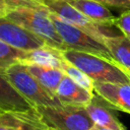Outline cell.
<instances>
[{
    "label": "cell",
    "mask_w": 130,
    "mask_h": 130,
    "mask_svg": "<svg viewBox=\"0 0 130 130\" xmlns=\"http://www.w3.org/2000/svg\"><path fill=\"white\" fill-rule=\"evenodd\" d=\"M36 108L26 101L8 81L0 71V111L6 112H28Z\"/></svg>",
    "instance_id": "11"
},
{
    "label": "cell",
    "mask_w": 130,
    "mask_h": 130,
    "mask_svg": "<svg viewBox=\"0 0 130 130\" xmlns=\"http://www.w3.org/2000/svg\"><path fill=\"white\" fill-rule=\"evenodd\" d=\"M50 15L64 43L66 50H74L78 52L88 53L115 63L110 51L104 43L94 39L85 31L65 22L52 12H50Z\"/></svg>",
    "instance_id": "5"
},
{
    "label": "cell",
    "mask_w": 130,
    "mask_h": 130,
    "mask_svg": "<svg viewBox=\"0 0 130 130\" xmlns=\"http://www.w3.org/2000/svg\"><path fill=\"white\" fill-rule=\"evenodd\" d=\"M0 130H19L13 126L10 125H5V124H0Z\"/></svg>",
    "instance_id": "21"
},
{
    "label": "cell",
    "mask_w": 130,
    "mask_h": 130,
    "mask_svg": "<svg viewBox=\"0 0 130 130\" xmlns=\"http://www.w3.org/2000/svg\"><path fill=\"white\" fill-rule=\"evenodd\" d=\"M114 26H116L123 36L130 39V10L124 11L116 17Z\"/></svg>",
    "instance_id": "18"
},
{
    "label": "cell",
    "mask_w": 130,
    "mask_h": 130,
    "mask_svg": "<svg viewBox=\"0 0 130 130\" xmlns=\"http://www.w3.org/2000/svg\"><path fill=\"white\" fill-rule=\"evenodd\" d=\"M61 70L64 72L65 75H67L69 78H71L75 83H77L78 85L82 86L83 88L93 92V82L94 81L88 75H86L82 70L77 68L75 65L71 64L70 62H68L64 59L62 66H61Z\"/></svg>",
    "instance_id": "17"
},
{
    "label": "cell",
    "mask_w": 130,
    "mask_h": 130,
    "mask_svg": "<svg viewBox=\"0 0 130 130\" xmlns=\"http://www.w3.org/2000/svg\"><path fill=\"white\" fill-rule=\"evenodd\" d=\"M107 7L119 9L122 12L130 10V0H95Z\"/></svg>",
    "instance_id": "19"
},
{
    "label": "cell",
    "mask_w": 130,
    "mask_h": 130,
    "mask_svg": "<svg viewBox=\"0 0 130 130\" xmlns=\"http://www.w3.org/2000/svg\"><path fill=\"white\" fill-rule=\"evenodd\" d=\"M28 1H34V2H41L40 0H28Z\"/></svg>",
    "instance_id": "24"
},
{
    "label": "cell",
    "mask_w": 130,
    "mask_h": 130,
    "mask_svg": "<svg viewBox=\"0 0 130 130\" xmlns=\"http://www.w3.org/2000/svg\"><path fill=\"white\" fill-rule=\"evenodd\" d=\"M93 94L94 92L78 85L67 75H64L55 92L60 104L84 108L90 103Z\"/></svg>",
    "instance_id": "10"
},
{
    "label": "cell",
    "mask_w": 130,
    "mask_h": 130,
    "mask_svg": "<svg viewBox=\"0 0 130 130\" xmlns=\"http://www.w3.org/2000/svg\"><path fill=\"white\" fill-rule=\"evenodd\" d=\"M25 52L0 41V71L3 72L11 65L21 62Z\"/></svg>",
    "instance_id": "16"
},
{
    "label": "cell",
    "mask_w": 130,
    "mask_h": 130,
    "mask_svg": "<svg viewBox=\"0 0 130 130\" xmlns=\"http://www.w3.org/2000/svg\"><path fill=\"white\" fill-rule=\"evenodd\" d=\"M0 41L22 51H31L46 45V43L6 17H0Z\"/></svg>",
    "instance_id": "7"
},
{
    "label": "cell",
    "mask_w": 130,
    "mask_h": 130,
    "mask_svg": "<svg viewBox=\"0 0 130 130\" xmlns=\"http://www.w3.org/2000/svg\"><path fill=\"white\" fill-rule=\"evenodd\" d=\"M67 2L90 20L103 26H114L116 16L104 4L95 0H69Z\"/></svg>",
    "instance_id": "12"
},
{
    "label": "cell",
    "mask_w": 130,
    "mask_h": 130,
    "mask_svg": "<svg viewBox=\"0 0 130 130\" xmlns=\"http://www.w3.org/2000/svg\"><path fill=\"white\" fill-rule=\"evenodd\" d=\"M89 130H113V129H109V128H105V127H102V126H99L96 124H93V126L89 129Z\"/></svg>",
    "instance_id": "22"
},
{
    "label": "cell",
    "mask_w": 130,
    "mask_h": 130,
    "mask_svg": "<svg viewBox=\"0 0 130 130\" xmlns=\"http://www.w3.org/2000/svg\"><path fill=\"white\" fill-rule=\"evenodd\" d=\"M29 73L52 94L55 95L56 89L64 77V72L57 68L40 66V65H26ZM56 96V95H55Z\"/></svg>",
    "instance_id": "15"
},
{
    "label": "cell",
    "mask_w": 130,
    "mask_h": 130,
    "mask_svg": "<svg viewBox=\"0 0 130 130\" xmlns=\"http://www.w3.org/2000/svg\"><path fill=\"white\" fill-rule=\"evenodd\" d=\"M85 110L94 124L113 130H126V127L114 114V109L102 96L94 93Z\"/></svg>",
    "instance_id": "9"
},
{
    "label": "cell",
    "mask_w": 130,
    "mask_h": 130,
    "mask_svg": "<svg viewBox=\"0 0 130 130\" xmlns=\"http://www.w3.org/2000/svg\"><path fill=\"white\" fill-rule=\"evenodd\" d=\"M12 5V0H0V17H5Z\"/></svg>",
    "instance_id": "20"
},
{
    "label": "cell",
    "mask_w": 130,
    "mask_h": 130,
    "mask_svg": "<svg viewBox=\"0 0 130 130\" xmlns=\"http://www.w3.org/2000/svg\"><path fill=\"white\" fill-rule=\"evenodd\" d=\"M40 1L42 2V1H44V0H40ZM55 1H69V0H55Z\"/></svg>",
    "instance_id": "23"
},
{
    "label": "cell",
    "mask_w": 130,
    "mask_h": 130,
    "mask_svg": "<svg viewBox=\"0 0 130 130\" xmlns=\"http://www.w3.org/2000/svg\"><path fill=\"white\" fill-rule=\"evenodd\" d=\"M36 111L48 130H89L94 124L84 107L61 104L36 107Z\"/></svg>",
    "instance_id": "3"
},
{
    "label": "cell",
    "mask_w": 130,
    "mask_h": 130,
    "mask_svg": "<svg viewBox=\"0 0 130 130\" xmlns=\"http://www.w3.org/2000/svg\"><path fill=\"white\" fill-rule=\"evenodd\" d=\"M61 53L66 61L82 70L93 81L105 83H130V77L113 62L74 50H63Z\"/></svg>",
    "instance_id": "2"
},
{
    "label": "cell",
    "mask_w": 130,
    "mask_h": 130,
    "mask_svg": "<svg viewBox=\"0 0 130 130\" xmlns=\"http://www.w3.org/2000/svg\"><path fill=\"white\" fill-rule=\"evenodd\" d=\"M93 92L106 100L112 109L130 114V83L94 81Z\"/></svg>",
    "instance_id": "8"
},
{
    "label": "cell",
    "mask_w": 130,
    "mask_h": 130,
    "mask_svg": "<svg viewBox=\"0 0 130 130\" xmlns=\"http://www.w3.org/2000/svg\"><path fill=\"white\" fill-rule=\"evenodd\" d=\"M104 44L110 51L115 63L130 77V39L123 36H107Z\"/></svg>",
    "instance_id": "14"
},
{
    "label": "cell",
    "mask_w": 130,
    "mask_h": 130,
    "mask_svg": "<svg viewBox=\"0 0 130 130\" xmlns=\"http://www.w3.org/2000/svg\"><path fill=\"white\" fill-rule=\"evenodd\" d=\"M5 17L42 39L46 45L61 51L66 50L50 11L42 2L12 0V5Z\"/></svg>",
    "instance_id": "1"
},
{
    "label": "cell",
    "mask_w": 130,
    "mask_h": 130,
    "mask_svg": "<svg viewBox=\"0 0 130 130\" xmlns=\"http://www.w3.org/2000/svg\"><path fill=\"white\" fill-rule=\"evenodd\" d=\"M43 5L48 8L50 12L57 15L65 22L85 31L94 39L104 43V39L107 36H114L109 34V27L103 26L83 15L79 10L74 8L67 1H55V0H44Z\"/></svg>",
    "instance_id": "6"
},
{
    "label": "cell",
    "mask_w": 130,
    "mask_h": 130,
    "mask_svg": "<svg viewBox=\"0 0 130 130\" xmlns=\"http://www.w3.org/2000/svg\"><path fill=\"white\" fill-rule=\"evenodd\" d=\"M3 74L13 87L35 108L61 105L58 99L29 73L26 65L15 63L3 71Z\"/></svg>",
    "instance_id": "4"
},
{
    "label": "cell",
    "mask_w": 130,
    "mask_h": 130,
    "mask_svg": "<svg viewBox=\"0 0 130 130\" xmlns=\"http://www.w3.org/2000/svg\"><path fill=\"white\" fill-rule=\"evenodd\" d=\"M64 58L61 50L45 45L39 49L26 51L21 62L24 65H40L46 67L57 68L61 70Z\"/></svg>",
    "instance_id": "13"
},
{
    "label": "cell",
    "mask_w": 130,
    "mask_h": 130,
    "mask_svg": "<svg viewBox=\"0 0 130 130\" xmlns=\"http://www.w3.org/2000/svg\"><path fill=\"white\" fill-rule=\"evenodd\" d=\"M1 114H2V112H1V111H0V116H1Z\"/></svg>",
    "instance_id": "25"
}]
</instances>
